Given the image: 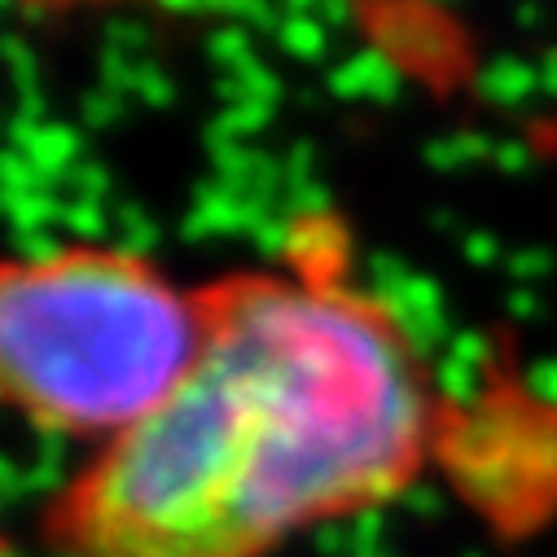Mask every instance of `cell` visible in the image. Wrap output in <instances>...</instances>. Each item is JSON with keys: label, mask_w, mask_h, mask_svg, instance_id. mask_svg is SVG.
<instances>
[{"label": "cell", "mask_w": 557, "mask_h": 557, "mask_svg": "<svg viewBox=\"0 0 557 557\" xmlns=\"http://www.w3.org/2000/svg\"><path fill=\"white\" fill-rule=\"evenodd\" d=\"M412 356L360 295L237 282L211 308L198 369L66 496V553L268 557L382 505L426 440Z\"/></svg>", "instance_id": "cell-1"}, {"label": "cell", "mask_w": 557, "mask_h": 557, "mask_svg": "<svg viewBox=\"0 0 557 557\" xmlns=\"http://www.w3.org/2000/svg\"><path fill=\"white\" fill-rule=\"evenodd\" d=\"M207 334L211 321L123 255L75 250L0 286V373L49 435L141 426L198 369Z\"/></svg>", "instance_id": "cell-2"}, {"label": "cell", "mask_w": 557, "mask_h": 557, "mask_svg": "<svg viewBox=\"0 0 557 557\" xmlns=\"http://www.w3.org/2000/svg\"><path fill=\"white\" fill-rule=\"evenodd\" d=\"M276 207L282 202H268V198H255V194H233L220 181H207V185H198L194 207L181 220V237L185 242H211V237H237V233L255 237V228Z\"/></svg>", "instance_id": "cell-3"}, {"label": "cell", "mask_w": 557, "mask_h": 557, "mask_svg": "<svg viewBox=\"0 0 557 557\" xmlns=\"http://www.w3.org/2000/svg\"><path fill=\"white\" fill-rule=\"evenodd\" d=\"M10 150H18L27 163H36L49 181H66L84 159V141L71 123H49V119H18L10 123Z\"/></svg>", "instance_id": "cell-4"}, {"label": "cell", "mask_w": 557, "mask_h": 557, "mask_svg": "<svg viewBox=\"0 0 557 557\" xmlns=\"http://www.w3.org/2000/svg\"><path fill=\"white\" fill-rule=\"evenodd\" d=\"M386 317L395 321V330L404 334V343L412 351H431L440 338H444V299H440V286L431 276H408L404 290L386 304Z\"/></svg>", "instance_id": "cell-5"}, {"label": "cell", "mask_w": 557, "mask_h": 557, "mask_svg": "<svg viewBox=\"0 0 557 557\" xmlns=\"http://www.w3.org/2000/svg\"><path fill=\"white\" fill-rule=\"evenodd\" d=\"M325 84H330V92L343 97V101H382V106H386V101L399 97L404 75H399V66H395L391 53H382V49H360V53H351L347 62H338V66L325 75Z\"/></svg>", "instance_id": "cell-6"}, {"label": "cell", "mask_w": 557, "mask_h": 557, "mask_svg": "<svg viewBox=\"0 0 557 557\" xmlns=\"http://www.w3.org/2000/svg\"><path fill=\"white\" fill-rule=\"evenodd\" d=\"M479 92L500 110H522L540 92V71L522 58H492L479 71Z\"/></svg>", "instance_id": "cell-7"}, {"label": "cell", "mask_w": 557, "mask_h": 557, "mask_svg": "<svg viewBox=\"0 0 557 557\" xmlns=\"http://www.w3.org/2000/svg\"><path fill=\"white\" fill-rule=\"evenodd\" d=\"M215 92H220L224 106H242V101L276 106V101H282V92H286V84H282V75H276L268 62L255 58V62H246L237 71H220L215 75Z\"/></svg>", "instance_id": "cell-8"}, {"label": "cell", "mask_w": 557, "mask_h": 557, "mask_svg": "<svg viewBox=\"0 0 557 557\" xmlns=\"http://www.w3.org/2000/svg\"><path fill=\"white\" fill-rule=\"evenodd\" d=\"M492 154H496V141H492V136H483V132H448V136L426 141V150H422L426 168H435V172L474 168V163H483Z\"/></svg>", "instance_id": "cell-9"}, {"label": "cell", "mask_w": 557, "mask_h": 557, "mask_svg": "<svg viewBox=\"0 0 557 557\" xmlns=\"http://www.w3.org/2000/svg\"><path fill=\"white\" fill-rule=\"evenodd\" d=\"M110 233H114V255H123V259H132V263H141V259L159 246V224H154V215H146L136 202L114 207Z\"/></svg>", "instance_id": "cell-10"}, {"label": "cell", "mask_w": 557, "mask_h": 557, "mask_svg": "<svg viewBox=\"0 0 557 557\" xmlns=\"http://www.w3.org/2000/svg\"><path fill=\"white\" fill-rule=\"evenodd\" d=\"M408 276H412V268H408L399 255L377 250V255H369V263H364V272H360V299H369L373 308L386 312V304L404 290Z\"/></svg>", "instance_id": "cell-11"}, {"label": "cell", "mask_w": 557, "mask_h": 557, "mask_svg": "<svg viewBox=\"0 0 557 557\" xmlns=\"http://www.w3.org/2000/svg\"><path fill=\"white\" fill-rule=\"evenodd\" d=\"M62 211H66V202L53 198V189L5 198V215H10L14 233H49V228H62Z\"/></svg>", "instance_id": "cell-12"}, {"label": "cell", "mask_w": 557, "mask_h": 557, "mask_svg": "<svg viewBox=\"0 0 557 557\" xmlns=\"http://www.w3.org/2000/svg\"><path fill=\"white\" fill-rule=\"evenodd\" d=\"M272 36H276V45H282L290 58H299V62H317L330 49V27L321 18H282V27H276Z\"/></svg>", "instance_id": "cell-13"}, {"label": "cell", "mask_w": 557, "mask_h": 557, "mask_svg": "<svg viewBox=\"0 0 557 557\" xmlns=\"http://www.w3.org/2000/svg\"><path fill=\"white\" fill-rule=\"evenodd\" d=\"M268 119H272V106L242 101V106H224V110L211 119V127H207V132L228 136V141H246V146H250V136H255V132H263V127H268Z\"/></svg>", "instance_id": "cell-14"}, {"label": "cell", "mask_w": 557, "mask_h": 557, "mask_svg": "<svg viewBox=\"0 0 557 557\" xmlns=\"http://www.w3.org/2000/svg\"><path fill=\"white\" fill-rule=\"evenodd\" d=\"M207 58H211L220 71H237V66L255 62V40H250V32H246V27L224 23L220 32H211V36H207Z\"/></svg>", "instance_id": "cell-15"}, {"label": "cell", "mask_w": 557, "mask_h": 557, "mask_svg": "<svg viewBox=\"0 0 557 557\" xmlns=\"http://www.w3.org/2000/svg\"><path fill=\"white\" fill-rule=\"evenodd\" d=\"M250 242H255V250H259V255H268V259L295 255V246H299V220L276 207V211L255 228V237H250Z\"/></svg>", "instance_id": "cell-16"}, {"label": "cell", "mask_w": 557, "mask_h": 557, "mask_svg": "<svg viewBox=\"0 0 557 557\" xmlns=\"http://www.w3.org/2000/svg\"><path fill=\"white\" fill-rule=\"evenodd\" d=\"M114 224V211L106 202H88V198H66V211H62V228L79 242H97L106 228Z\"/></svg>", "instance_id": "cell-17"}, {"label": "cell", "mask_w": 557, "mask_h": 557, "mask_svg": "<svg viewBox=\"0 0 557 557\" xmlns=\"http://www.w3.org/2000/svg\"><path fill=\"white\" fill-rule=\"evenodd\" d=\"M211 14L237 23V27H259V32H276L282 27V14H276L272 0H211Z\"/></svg>", "instance_id": "cell-18"}, {"label": "cell", "mask_w": 557, "mask_h": 557, "mask_svg": "<svg viewBox=\"0 0 557 557\" xmlns=\"http://www.w3.org/2000/svg\"><path fill=\"white\" fill-rule=\"evenodd\" d=\"M0 185H5V198H23V194H45L53 189V181L27 163L18 150H5V159H0Z\"/></svg>", "instance_id": "cell-19"}, {"label": "cell", "mask_w": 557, "mask_h": 557, "mask_svg": "<svg viewBox=\"0 0 557 557\" xmlns=\"http://www.w3.org/2000/svg\"><path fill=\"white\" fill-rule=\"evenodd\" d=\"M14 255L23 268H53L66 259V246L53 228L49 233H14Z\"/></svg>", "instance_id": "cell-20"}, {"label": "cell", "mask_w": 557, "mask_h": 557, "mask_svg": "<svg viewBox=\"0 0 557 557\" xmlns=\"http://www.w3.org/2000/svg\"><path fill=\"white\" fill-rule=\"evenodd\" d=\"M106 49L127 53V58L141 62V53L150 49V27L141 18H110L106 23Z\"/></svg>", "instance_id": "cell-21"}, {"label": "cell", "mask_w": 557, "mask_h": 557, "mask_svg": "<svg viewBox=\"0 0 557 557\" xmlns=\"http://www.w3.org/2000/svg\"><path fill=\"white\" fill-rule=\"evenodd\" d=\"M136 71H141V62L127 58V53L101 49V58H97L101 88H110V92H119V97H132V88H136Z\"/></svg>", "instance_id": "cell-22"}, {"label": "cell", "mask_w": 557, "mask_h": 557, "mask_svg": "<svg viewBox=\"0 0 557 557\" xmlns=\"http://www.w3.org/2000/svg\"><path fill=\"white\" fill-rule=\"evenodd\" d=\"M132 97H141V106H150V110H168V106L176 101V84H172V75H163L154 62H141Z\"/></svg>", "instance_id": "cell-23"}, {"label": "cell", "mask_w": 557, "mask_h": 557, "mask_svg": "<svg viewBox=\"0 0 557 557\" xmlns=\"http://www.w3.org/2000/svg\"><path fill=\"white\" fill-rule=\"evenodd\" d=\"M5 62H10V75H14V88L18 92H36L40 84V62H36V49L23 40V36H5Z\"/></svg>", "instance_id": "cell-24"}, {"label": "cell", "mask_w": 557, "mask_h": 557, "mask_svg": "<svg viewBox=\"0 0 557 557\" xmlns=\"http://www.w3.org/2000/svg\"><path fill=\"white\" fill-rule=\"evenodd\" d=\"M62 185L71 189V198H88V202H106V198H110V172H106L101 163H88V159H84Z\"/></svg>", "instance_id": "cell-25"}, {"label": "cell", "mask_w": 557, "mask_h": 557, "mask_svg": "<svg viewBox=\"0 0 557 557\" xmlns=\"http://www.w3.org/2000/svg\"><path fill=\"white\" fill-rule=\"evenodd\" d=\"M79 119H84L88 127H110V123H119V119H123V97L97 84V88L79 101Z\"/></svg>", "instance_id": "cell-26"}, {"label": "cell", "mask_w": 557, "mask_h": 557, "mask_svg": "<svg viewBox=\"0 0 557 557\" xmlns=\"http://www.w3.org/2000/svg\"><path fill=\"white\" fill-rule=\"evenodd\" d=\"M553 268V255L544 250V246H522V250H513L509 255V272L518 276V282H540V276Z\"/></svg>", "instance_id": "cell-27"}, {"label": "cell", "mask_w": 557, "mask_h": 557, "mask_svg": "<svg viewBox=\"0 0 557 557\" xmlns=\"http://www.w3.org/2000/svg\"><path fill=\"white\" fill-rule=\"evenodd\" d=\"M492 163L505 176H522V172H531V150H527V141H518V136H505V141H496Z\"/></svg>", "instance_id": "cell-28"}, {"label": "cell", "mask_w": 557, "mask_h": 557, "mask_svg": "<svg viewBox=\"0 0 557 557\" xmlns=\"http://www.w3.org/2000/svg\"><path fill=\"white\" fill-rule=\"evenodd\" d=\"M295 181H317V146L312 141H295L286 150V185Z\"/></svg>", "instance_id": "cell-29"}, {"label": "cell", "mask_w": 557, "mask_h": 557, "mask_svg": "<svg viewBox=\"0 0 557 557\" xmlns=\"http://www.w3.org/2000/svg\"><path fill=\"white\" fill-rule=\"evenodd\" d=\"M461 250H466V259H470V263L487 268V263H496V259H500V237H496V233H487V228H474V233H466V237H461Z\"/></svg>", "instance_id": "cell-30"}, {"label": "cell", "mask_w": 557, "mask_h": 557, "mask_svg": "<svg viewBox=\"0 0 557 557\" xmlns=\"http://www.w3.org/2000/svg\"><path fill=\"white\" fill-rule=\"evenodd\" d=\"M535 71H540V92L557 101V49H548V53L535 62Z\"/></svg>", "instance_id": "cell-31"}, {"label": "cell", "mask_w": 557, "mask_h": 557, "mask_svg": "<svg viewBox=\"0 0 557 557\" xmlns=\"http://www.w3.org/2000/svg\"><path fill=\"white\" fill-rule=\"evenodd\" d=\"M317 18H321L325 27H343V23L351 18V0H321V5H317Z\"/></svg>", "instance_id": "cell-32"}, {"label": "cell", "mask_w": 557, "mask_h": 557, "mask_svg": "<svg viewBox=\"0 0 557 557\" xmlns=\"http://www.w3.org/2000/svg\"><path fill=\"white\" fill-rule=\"evenodd\" d=\"M531 386H535L540 395L557 399V364H544V369H535V373H531Z\"/></svg>", "instance_id": "cell-33"}, {"label": "cell", "mask_w": 557, "mask_h": 557, "mask_svg": "<svg viewBox=\"0 0 557 557\" xmlns=\"http://www.w3.org/2000/svg\"><path fill=\"white\" fill-rule=\"evenodd\" d=\"M154 5L168 14H198V10H211V0H154Z\"/></svg>", "instance_id": "cell-34"}, {"label": "cell", "mask_w": 557, "mask_h": 557, "mask_svg": "<svg viewBox=\"0 0 557 557\" xmlns=\"http://www.w3.org/2000/svg\"><path fill=\"white\" fill-rule=\"evenodd\" d=\"M317 5H321V0H282L286 18H317Z\"/></svg>", "instance_id": "cell-35"}, {"label": "cell", "mask_w": 557, "mask_h": 557, "mask_svg": "<svg viewBox=\"0 0 557 557\" xmlns=\"http://www.w3.org/2000/svg\"><path fill=\"white\" fill-rule=\"evenodd\" d=\"M509 312H513V317H531V312H535V295H531L527 286H518L513 299H509Z\"/></svg>", "instance_id": "cell-36"}, {"label": "cell", "mask_w": 557, "mask_h": 557, "mask_svg": "<svg viewBox=\"0 0 557 557\" xmlns=\"http://www.w3.org/2000/svg\"><path fill=\"white\" fill-rule=\"evenodd\" d=\"M518 23L522 27H535L540 23V5H535V0H522V5H518Z\"/></svg>", "instance_id": "cell-37"}, {"label": "cell", "mask_w": 557, "mask_h": 557, "mask_svg": "<svg viewBox=\"0 0 557 557\" xmlns=\"http://www.w3.org/2000/svg\"><path fill=\"white\" fill-rule=\"evenodd\" d=\"M435 5H444V0H435Z\"/></svg>", "instance_id": "cell-38"}]
</instances>
